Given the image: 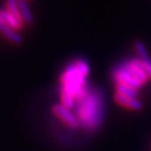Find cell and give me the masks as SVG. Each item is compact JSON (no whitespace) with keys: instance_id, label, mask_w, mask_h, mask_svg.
Instances as JSON below:
<instances>
[{"instance_id":"cell-1","label":"cell","mask_w":151,"mask_h":151,"mask_svg":"<svg viewBox=\"0 0 151 151\" xmlns=\"http://www.w3.org/2000/svg\"><path fill=\"white\" fill-rule=\"evenodd\" d=\"M52 112H54V114L57 118H59L62 122L65 123L66 125L69 126L70 128L78 127L79 121L77 119V116L71 112L70 109L65 107L64 105H62V104H56V105H54Z\"/></svg>"},{"instance_id":"cell-2","label":"cell","mask_w":151,"mask_h":151,"mask_svg":"<svg viewBox=\"0 0 151 151\" xmlns=\"http://www.w3.org/2000/svg\"><path fill=\"white\" fill-rule=\"evenodd\" d=\"M114 78H116V80L118 83L131 86V87L135 88V89H139V88L144 85L141 81L137 80L134 76L131 75L126 68L118 69V71H116V75H114Z\"/></svg>"},{"instance_id":"cell-3","label":"cell","mask_w":151,"mask_h":151,"mask_svg":"<svg viewBox=\"0 0 151 151\" xmlns=\"http://www.w3.org/2000/svg\"><path fill=\"white\" fill-rule=\"evenodd\" d=\"M114 101L118 104H120L121 106L126 107L130 110L139 111L143 107V104L137 98L128 97V96H124V94L118 93V92H116V94H114Z\"/></svg>"},{"instance_id":"cell-4","label":"cell","mask_w":151,"mask_h":151,"mask_svg":"<svg viewBox=\"0 0 151 151\" xmlns=\"http://www.w3.org/2000/svg\"><path fill=\"white\" fill-rule=\"evenodd\" d=\"M131 75H133L137 80L141 81L143 84L147 82L149 80L148 76H147L146 71H145L143 64H142L141 60H133V61L129 62L127 64V66L125 67Z\"/></svg>"},{"instance_id":"cell-5","label":"cell","mask_w":151,"mask_h":151,"mask_svg":"<svg viewBox=\"0 0 151 151\" xmlns=\"http://www.w3.org/2000/svg\"><path fill=\"white\" fill-rule=\"evenodd\" d=\"M0 33L2 34L7 40L15 43V44H20L22 42V37L20 36V34H18V32L11 26L6 25L1 20H0Z\"/></svg>"},{"instance_id":"cell-6","label":"cell","mask_w":151,"mask_h":151,"mask_svg":"<svg viewBox=\"0 0 151 151\" xmlns=\"http://www.w3.org/2000/svg\"><path fill=\"white\" fill-rule=\"evenodd\" d=\"M17 2H18V9L22 22L26 24H32L34 22V17L26 0H17Z\"/></svg>"},{"instance_id":"cell-7","label":"cell","mask_w":151,"mask_h":151,"mask_svg":"<svg viewBox=\"0 0 151 151\" xmlns=\"http://www.w3.org/2000/svg\"><path fill=\"white\" fill-rule=\"evenodd\" d=\"M0 20L4 22L6 25L16 29V31L22 27V21H20V20L15 18L14 16H12L6 9H0Z\"/></svg>"},{"instance_id":"cell-8","label":"cell","mask_w":151,"mask_h":151,"mask_svg":"<svg viewBox=\"0 0 151 151\" xmlns=\"http://www.w3.org/2000/svg\"><path fill=\"white\" fill-rule=\"evenodd\" d=\"M116 92L121 94H124V96H128V97H133L137 98V89L131 87V86H128V85L125 84H121V83H118L116 84Z\"/></svg>"},{"instance_id":"cell-9","label":"cell","mask_w":151,"mask_h":151,"mask_svg":"<svg viewBox=\"0 0 151 151\" xmlns=\"http://www.w3.org/2000/svg\"><path fill=\"white\" fill-rule=\"evenodd\" d=\"M5 7H6L7 12L12 15V16H14L16 19L22 21L21 17H20V13H19L17 0H6V1H5Z\"/></svg>"},{"instance_id":"cell-10","label":"cell","mask_w":151,"mask_h":151,"mask_svg":"<svg viewBox=\"0 0 151 151\" xmlns=\"http://www.w3.org/2000/svg\"><path fill=\"white\" fill-rule=\"evenodd\" d=\"M134 50H135V52H137V56H139V60H144V59L149 58L146 47H145V45L143 44L141 41H135L134 42Z\"/></svg>"},{"instance_id":"cell-11","label":"cell","mask_w":151,"mask_h":151,"mask_svg":"<svg viewBox=\"0 0 151 151\" xmlns=\"http://www.w3.org/2000/svg\"><path fill=\"white\" fill-rule=\"evenodd\" d=\"M76 68L78 69L84 77L85 76H87L88 73H89V68H88L87 64L84 63V62H82V61H79L78 63L76 64Z\"/></svg>"},{"instance_id":"cell-12","label":"cell","mask_w":151,"mask_h":151,"mask_svg":"<svg viewBox=\"0 0 151 151\" xmlns=\"http://www.w3.org/2000/svg\"><path fill=\"white\" fill-rule=\"evenodd\" d=\"M142 64H143V67H144L145 71H146L147 76H148L149 80H151V59L150 58H147V59L141 60Z\"/></svg>"},{"instance_id":"cell-13","label":"cell","mask_w":151,"mask_h":151,"mask_svg":"<svg viewBox=\"0 0 151 151\" xmlns=\"http://www.w3.org/2000/svg\"><path fill=\"white\" fill-rule=\"evenodd\" d=\"M26 1H27V0H26Z\"/></svg>"}]
</instances>
